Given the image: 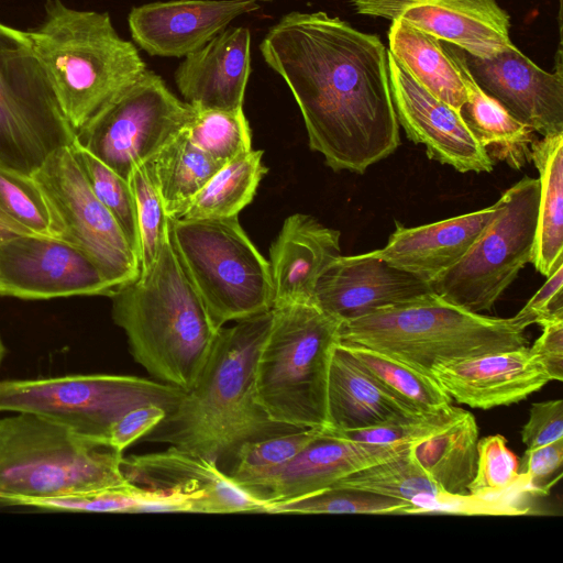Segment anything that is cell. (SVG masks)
<instances>
[{"label": "cell", "mask_w": 563, "mask_h": 563, "mask_svg": "<svg viewBox=\"0 0 563 563\" xmlns=\"http://www.w3.org/2000/svg\"><path fill=\"white\" fill-rule=\"evenodd\" d=\"M285 80L309 146L334 172L365 170L400 145L382 40L325 12H290L260 45Z\"/></svg>", "instance_id": "6da1fadb"}, {"label": "cell", "mask_w": 563, "mask_h": 563, "mask_svg": "<svg viewBox=\"0 0 563 563\" xmlns=\"http://www.w3.org/2000/svg\"><path fill=\"white\" fill-rule=\"evenodd\" d=\"M271 322L272 309L220 328L195 385L143 439L221 467L245 442L300 429L273 420L257 399L256 362Z\"/></svg>", "instance_id": "7a4b0ae2"}, {"label": "cell", "mask_w": 563, "mask_h": 563, "mask_svg": "<svg viewBox=\"0 0 563 563\" xmlns=\"http://www.w3.org/2000/svg\"><path fill=\"white\" fill-rule=\"evenodd\" d=\"M112 319L131 355L158 382L188 391L219 331L169 241L154 265L115 289Z\"/></svg>", "instance_id": "3957f363"}, {"label": "cell", "mask_w": 563, "mask_h": 563, "mask_svg": "<svg viewBox=\"0 0 563 563\" xmlns=\"http://www.w3.org/2000/svg\"><path fill=\"white\" fill-rule=\"evenodd\" d=\"M26 35L75 132L146 70L107 12L47 0L44 21Z\"/></svg>", "instance_id": "277c9868"}, {"label": "cell", "mask_w": 563, "mask_h": 563, "mask_svg": "<svg viewBox=\"0 0 563 563\" xmlns=\"http://www.w3.org/2000/svg\"><path fill=\"white\" fill-rule=\"evenodd\" d=\"M515 319L470 311L430 292L344 321L340 342L383 353L432 377L435 365L527 346Z\"/></svg>", "instance_id": "5b68a950"}, {"label": "cell", "mask_w": 563, "mask_h": 563, "mask_svg": "<svg viewBox=\"0 0 563 563\" xmlns=\"http://www.w3.org/2000/svg\"><path fill=\"white\" fill-rule=\"evenodd\" d=\"M123 453L52 419L0 418V504L130 486Z\"/></svg>", "instance_id": "8992f818"}, {"label": "cell", "mask_w": 563, "mask_h": 563, "mask_svg": "<svg viewBox=\"0 0 563 563\" xmlns=\"http://www.w3.org/2000/svg\"><path fill=\"white\" fill-rule=\"evenodd\" d=\"M342 323L312 300L272 308L255 386L273 420L300 429L329 428L328 377Z\"/></svg>", "instance_id": "52a82bcc"}, {"label": "cell", "mask_w": 563, "mask_h": 563, "mask_svg": "<svg viewBox=\"0 0 563 563\" xmlns=\"http://www.w3.org/2000/svg\"><path fill=\"white\" fill-rule=\"evenodd\" d=\"M168 233L216 328L273 308L269 262L246 235L238 217L169 218Z\"/></svg>", "instance_id": "ba28073f"}, {"label": "cell", "mask_w": 563, "mask_h": 563, "mask_svg": "<svg viewBox=\"0 0 563 563\" xmlns=\"http://www.w3.org/2000/svg\"><path fill=\"white\" fill-rule=\"evenodd\" d=\"M75 134L26 32L0 22V168L32 176Z\"/></svg>", "instance_id": "9c48e42d"}, {"label": "cell", "mask_w": 563, "mask_h": 563, "mask_svg": "<svg viewBox=\"0 0 563 563\" xmlns=\"http://www.w3.org/2000/svg\"><path fill=\"white\" fill-rule=\"evenodd\" d=\"M185 393L181 388L156 379L130 375L2 379L0 412L37 415L108 443L112 424L129 410L156 404L169 415Z\"/></svg>", "instance_id": "30bf717a"}, {"label": "cell", "mask_w": 563, "mask_h": 563, "mask_svg": "<svg viewBox=\"0 0 563 563\" xmlns=\"http://www.w3.org/2000/svg\"><path fill=\"white\" fill-rule=\"evenodd\" d=\"M540 181L525 176L497 200L499 210L464 257L432 280L442 298L470 311H490L532 262Z\"/></svg>", "instance_id": "8fae6325"}, {"label": "cell", "mask_w": 563, "mask_h": 563, "mask_svg": "<svg viewBox=\"0 0 563 563\" xmlns=\"http://www.w3.org/2000/svg\"><path fill=\"white\" fill-rule=\"evenodd\" d=\"M195 112L146 69L80 128L74 142L129 180L132 169L183 131Z\"/></svg>", "instance_id": "7c38bea8"}, {"label": "cell", "mask_w": 563, "mask_h": 563, "mask_svg": "<svg viewBox=\"0 0 563 563\" xmlns=\"http://www.w3.org/2000/svg\"><path fill=\"white\" fill-rule=\"evenodd\" d=\"M32 176L49 206L56 239L88 256L114 289L139 277V255L92 192L70 146L55 151Z\"/></svg>", "instance_id": "4fadbf2b"}, {"label": "cell", "mask_w": 563, "mask_h": 563, "mask_svg": "<svg viewBox=\"0 0 563 563\" xmlns=\"http://www.w3.org/2000/svg\"><path fill=\"white\" fill-rule=\"evenodd\" d=\"M114 290L88 256L59 239L23 234L0 243V296L110 297Z\"/></svg>", "instance_id": "5bb4252c"}, {"label": "cell", "mask_w": 563, "mask_h": 563, "mask_svg": "<svg viewBox=\"0 0 563 563\" xmlns=\"http://www.w3.org/2000/svg\"><path fill=\"white\" fill-rule=\"evenodd\" d=\"M391 99L407 137L426 147L428 157L460 173H490L494 159L481 145L468 122L437 99L387 49Z\"/></svg>", "instance_id": "9a60e30c"}, {"label": "cell", "mask_w": 563, "mask_h": 563, "mask_svg": "<svg viewBox=\"0 0 563 563\" xmlns=\"http://www.w3.org/2000/svg\"><path fill=\"white\" fill-rule=\"evenodd\" d=\"M358 14L401 19L470 55L490 58L510 40V18L496 0H351Z\"/></svg>", "instance_id": "2e32d148"}, {"label": "cell", "mask_w": 563, "mask_h": 563, "mask_svg": "<svg viewBox=\"0 0 563 563\" xmlns=\"http://www.w3.org/2000/svg\"><path fill=\"white\" fill-rule=\"evenodd\" d=\"M462 54L478 86L515 119L542 136L563 133L561 47L554 73L540 68L512 43L490 58Z\"/></svg>", "instance_id": "e0dca14e"}, {"label": "cell", "mask_w": 563, "mask_h": 563, "mask_svg": "<svg viewBox=\"0 0 563 563\" xmlns=\"http://www.w3.org/2000/svg\"><path fill=\"white\" fill-rule=\"evenodd\" d=\"M121 470L136 486L190 497L198 514H266L265 505L216 462L173 445L159 452L123 456Z\"/></svg>", "instance_id": "ac0fdd59"}, {"label": "cell", "mask_w": 563, "mask_h": 563, "mask_svg": "<svg viewBox=\"0 0 563 563\" xmlns=\"http://www.w3.org/2000/svg\"><path fill=\"white\" fill-rule=\"evenodd\" d=\"M430 292L429 282L390 265L374 250L333 261L319 277L312 301L344 322Z\"/></svg>", "instance_id": "d6986e66"}, {"label": "cell", "mask_w": 563, "mask_h": 563, "mask_svg": "<svg viewBox=\"0 0 563 563\" xmlns=\"http://www.w3.org/2000/svg\"><path fill=\"white\" fill-rule=\"evenodd\" d=\"M257 9L256 0H172L133 8L128 23L133 41L148 55L185 57Z\"/></svg>", "instance_id": "ffe728a7"}, {"label": "cell", "mask_w": 563, "mask_h": 563, "mask_svg": "<svg viewBox=\"0 0 563 563\" xmlns=\"http://www.w3.org/2000/svg\"><path fill=\"white\" fill-rule=\"evenodd\" d=\"M411 444H374L336 437L324 428L288 464L261 484L246 489L267 506L311 495L340 478L387 461Z\"/></svg>", "instance_id": "44dd1931"}, {"label": "cell", "mask_w": 563, "mask_h": 563, "mask_svg": "<svg viewBox=\"0 0 563 563\" xmlns=\"http://www.w3.org/2000/svg\"><path fill=\"white\" fill-rule=\"evenodd\" d=\"M431 375L452 399L477 409L519 402L551 380L529 345L439 364Z\"/></svg>", "instance_id": "7402d4cb"}, {"label": "cell", "mask_w": 563, "mask_h": 563, "mask_svg": "<svg viewBox=\"0 0 563 563\" xmlns=\"http://www.w3.org/2000/svg\"><path fill=\"white\" fill-rule=\"evenodd\" d=\"M251 74V32L238 26L223 30L206 45L185 56L175 71L176 86L197 109L243 108Z\"/></svg>", "instance_id": "603a6c76"}, {"label": "cell", "mask_w": 563, "mask_h": 563, "mask_svg": "<svg viewBox=\"0 0 563 563\" xmlns=\"http://www.w3.org/2000/svg\"><path fill=\"white\" fill-rule=\"evenodd\" d=\"M499 203L442 221L407 228L396 221L386 245L376 250L390 265L429 283L468 252L496 217Z\"/></svg>", "instance_id": "cb8c5ba5"}, {"label": "cell", "mask_w": 563, "mask_h": 563, "mask_svg": "<svg viewBox=\"0 0 563 563\" xmlns=\"http://www.w3.org/2000/svg\"><path fill=\"white\" fill-rule=\"evenodd\" d=\"M340 231L309 214L286 218L271 245L274 305L312 300L316 284L341 254Z\"/></svg>", "instance_id": "d4e9b609"}, {"label": "cell", "mask_w": 563, "mask_h": 563, "mask_svg": "<svg viewBox=\"0 0 563 563\" xmlns=\"http://www.w3.org/2000/svg\"><path fill=\"white\" fill-rule=\"evenodd\" d=\"M329 428L353 431L424 415L397 398L361 369L338 344L328 377Z\"/></svg>", "instance_id": "484cf974"}, {"label": "cell", "mask_w": 563, "mask_h": 563, "mask_svg": "<svg viewBox=\"0 0 563 563\" xmlns=\"http://www.w3.org/2000/svg\"><path fill=\"white\" fill-rule=\"evenodd\" d=\"M442 45L461 75L466 93V121L478 142L492 158L503 161L514 169H521L530 162L534 131L515 119L478 86L464 62L461 48L445 42Z\"/></svg>", "instance_id": "4316f807"}, {"label": "cell", "mask_w": 563, "mask_h": 563, "mask_svg": "<svg viewBox=\"0 0 563 563\" xmlns=\"http://www.w3.org/2000/svg\"><path fill=\"white\" fill-rule=\"evenodd\" d=\"M388 41V51L418 84L454 110L463 111L465 88L442 41L401 19L391 21Z\"/></svg>", "instance_id": "83f0119b"}, {"label": "cell", "mask_w": 563, "mask_h": 563, "mask_svg": "<svg viewBox=\"0 0 563 563\" xmlns=\"http://www.w3.org/2000/svg\"><path fill=\"white\" fill-rule=\"evenodd\" d=\"M530 162L538 169L540 181L532 263L548 277L563 264V133L536 139Z\"/></svg>", "instance_id": "f1b7e54d"}, {"label": "cell", "mask_w": 563, "mask_h": 563, "mask_svg": "<svg viewBox=\"0 0 563 563\" xmlns=\"http://www.w3.org/2000/svg\"><path fill=\"white\" fill-rule=\"evenodd\" d=\"M478 426L466 411L443 431L411 444V454L444 493L467 494L476 473Z\"/></svg>", "instance_id": "f546056e"}, {"label": "cell", "mask_w": 563, "mask_h": 563, "mask_svg": "<svg viewBox=\"0 0 563 563\" xmlns=\"http://www.w3.org/2000/svg\"><path fill=\"white\" fill-rule=\"evenodd\" d=\"M145 165L161 195L166 214L177 218L224 164L197 147L184 129L145 162Z\"/></svg>", "instance_id": "4dcf8cb0"}, {"label": "cell", "mask_w": 563, "mask_h": 563, "mask_svg": "<svg viewBox=\"0 0 563 563\" xmlns=\"http://www.w3.org/2000/svg\"><path fill=\"white\" fill-rule=\"evenodd\" d=\"M263 151L251 150L221 166L192 197L178 219H224L238 217L252 202L267 168Z\"/></svg>", "instance_id": "1f68e13d"}, {"label": "cell", "mask_w": 563, "mask_h": 563, "mask_svg": "<svg viewBox=\"0 0 563 563\" xmlns=\"http://www.w3.org/2000/svg\"><path fill=\"white\" fill-rule=\"evenodd\" d=\"M18 506L74 512H190L196 503L176 492L157 490L134 484L44 499L23 500Z\"/></svg>", "instance_id": "d6a6232c"}, {"label": "cell", "mask_w": 563, "mask_h": 563, "mask_svg": "<svg viewBox=\"0 0 563 563\" xmlns=\"http://www.w3.org/2000/svg\"><path fill=\"white\" fill-rule=\"evenodd\" d=\"M339 344L368 376L420 412H437L452 406L453 399L435 378L371 349Z\"/></svg>", "instance_id": "836d02e7"}, {"label": "cell", "mask_w": 563, "mask_h": 563, "mask_svg": "<svg viewBox=\"0 0 563 563\" xmlns=\"http://www.w3.org/2000/svg\"><path fill=\"white\" fill-rule=\"evenodd\" d=\"M323 429H297L245 442L223 463L221 468L246 490L277 473L317 439Z\"/></svg>", "instance_id": "e575fe53"}, {"label": "cell", "mask_w": 563, "mask_h": 563, "mask_svg": "<svg viewBox=\"0 0 563 563\" xmlns=\"http://www.w3.org/2000/svg\"><path fill=\"white\" fill-rule=\"evenodd\" d=\"M331 487L362 489L408 503L417 495L441 490L413 459L411 445L387 461L340 478Z\"/></svg>", "instance_id": "d590c367"}, {"label": "cell", "mask_w": 563, "mask_h": 563, "mask_svg": "<svg viewBox=\"0 0 563 563\" xmlns=\"http://www.w3.org/2000/svg\"><path fill=\"white\" fill-rule=\"evenodd\" d=\"M185 131L197 147L221 164L252 150V132L243 108H196Z\"/></svg>", "instance_id": "8d00e7d4"}, {"label": "cell", "mask_w": 563, "mask_h": 563, "mask_svg": "<svg viewBox=\"0 0 563 563\" xmlns=\"http://www.w3.org/2000/svg\"><path fill=\"white\" fill-rule=\"evenodd\" d=\"M411 504L355 488L329 487L297 499L267 506L266 514L409 515Z\"/></svg>", "instance_id": "74e56055"}, {"label": "cell", "mask_w": 563, "mask_h": 563, "mask_svg": "<svg viewBox=\"0 0 563 563\" xmlns=\"http://www.w3.org/2000/svg\"><path fill=\"white\" fill-rule=\"evenodd\" d=\"M70 148L92 192L115 219L140 258L136 208L129 180L77 143L73 142Z\"/></svg>", "instance_id": "f35d334b"}, {"label": "cell", "mask_w": 563, "mask_h": 563, "mask_svg": "<svg viewBox=\"0 0 563 563\" xmlns=\"http://www.w3.org/2000/svg\"><path fill=\"white\" fill-rule=\"evenodd\" d=\"M531 495L528 482L497 495L448 494L439 490L433 494H420L409 503L413 514H451L465 516H521L530 508L525 506L523 497Z\"/></svg>", "instance_id": "ab89813d"}, {"label": "cell", "mask_w": 563, "mask_h": 563, "mask_svg": "<svg viewBox=\"0 0 563 563\" xmlns=\"http://www.w3.org/2000/svg\"><path fill=\"white\" fill-rule=\"evenodd\" d=\"M129 183L135 201L141 272H144L154 265L168 238L169 217L145 163L132 169Z\"/></svg>", "instance_id": "60d3db41"}, {"label": "cell", "mask_w": 563, "mask_h": 563, "mask_svg": "<svg viewBox=\"0 0 563 563\" xmlns=\"http://www.w3.org/2000/svg\"><path fill=\"white\" fill-rule=\"evenodd\" d=\"M0 208L30 233L56 238L49 206L33 176L0 168Z\"/></svg>", "instance_id": "b9f144b4"}, {"label": "cell", "mask_w": 563, "mask_h": 563, "mask_svg": "<svg viewBox=\"0 0 563 563\" xmlns=\"http://www.w3.org/2000/svg\"><path fill=\"white\" fill-rule=\"evenodd\" d=\"M527 481L519 473L516 454L501 434L485 437L477 442L476 473L467 490L473 495H497Z\"/></svg>", "instance_id": "7bdbcfd3"}, {"label": "cell", "mask_w": 563, "mask_h": 563, "mask_svg": "<svg viewBox=\"0 0 563 563\" xmlns=\"http://www.w3.org/2000/svg\"><path fill=\"white\" fill-rule=\"evenodd\" d=\"M467 410L450 406L443 410L380 427L353 431L330 429L336 437L374 444H415L443 431L462 418Z\"/></svg>", "instance_id": "ee69618b"}, {"label": "cell", "mask_w": 563, "mask_h": 563, "mask_svg": "<svg viewBox=\"0 0 563 563\" xmlns=\"http://www.w3.org/2000/svg\"><path fill=\"white\" fill-rule=\"evenodd\" d=\"M563 439L527 449L519 463V473L525 475L531 495H548L562 476Z\"/></svg>", "instance_id": "f6af8a7d"}, {"label": "cell", "mask_w": 563, "mask_h": 563, "mask_svg": "<svg viewBox=\"0 0 563 563\" xmlns=\"http://www.w3.org/2000/svg\"><path fill=\"white\" fill-rule=\"evenodd\" d=\"M168 415V411L156 404L135 407L122 415L111 427L108 443L123 453L135 441L151 433Z\"/></svg>", "instance_id": "bcb514c9"}, {"label": "cell", "mask_w": 563, "mask_h": 563, "mask_svg": "<svg viewBox=\"0 0 563 563\" xmlns=\"http://www.w3.org/2000/svg\"><path fill=\"white\" fill-rule=\"evenodd\" d=\"M527 449H533L563 439V400L534 402L529 419L520 431Z\"/></svg>", "instance_id": "7dc6e473"}, {"label": "cell", "mask_w": 563, "mask_h": 563, "mask_svg": "<svg viewBox=\"0 0 563 563\" xmlns=\"http://www.w3.org/2000/svg\"><path fill=\"white\" fill-rule=\"evenodd\" d=\"M553 317H563V264L547 277L541 288L512 318L527 329Z\"/></svg>", "instance_id": "c3c4849f"}, {"label": "cell", "mask_w": 563, "mask_h": 563, "mask_svg": "<svg viewBox=\"0 0 563 563\" xmlns=\"http://www.w3.org/2000/svg\"><path fill=\"white\" fill-rule=\"evenodd\" d=\"M540 336L529 346L551 380H563V317H553L539 323Z\"/></svg>", "instance_id": "681fc988"}, {"label": "cell", "mask_w": 563, "mask_h": 563, "mask_svg": "<svg viewBox=\"0 0 563 563\" xmlns=\"http://www.w3.org/2000/svg\"><path fill=\"white\" fill-rule=\"evenodd\" d=\"M32 234L0 208V243L18 235Z\"/></svg>", "instance_id": "f907efd6"}, {"label": "cell", "mask_w": 563, "mask_h": 563, "mask_svg": "<svg viewBox=\"0 0 563 563\" xmlns=\"http://www.w3.org/2000/svg\"><path fill=\"white\" fill-rule=\"evenodd\" d=\"M4 354H5V346H4V344L2 342V339L0 336V364H1L2 360H3V357H4Z\"/></svg>", "instance_id": "816d5d0a"}, {"label": "cell", "mask_w": 563, "mask_h": 563, "mask_svg": "<svg viewBox=\"0 0 563 563\" xmlns=\"http://www.w3.org/2000/svg\"><path fill=\"white\" fill-rule=\"evenodd\" d=\"M263 1H269V0H263Z\"/></svg>", "instance_id": "f5cc1de1"}]
</instances>
